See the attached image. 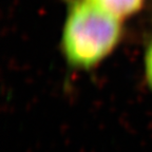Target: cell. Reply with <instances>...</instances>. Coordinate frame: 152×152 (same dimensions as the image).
<instances>
[{"label":"cell","instance_id":"6da1fadb","mask_svg":"<svg viewBox=\"0 0 152 152\" xmlns=\"http://www.w3.org/2000/svg\"><path fill=\"white\" fill-rule=\"evenodd\" d=\"M123 20L87 0H69L60 49L70 68L88 71L99 66L123 37Z\"/></svg>","mask_w":152,"mask_h":152},{"label":"cell","instance_id":"7a4b0ae2","mask_svg":"<svg viewBox=\"0 0 152 152\" xmlns=\"http://www.w3.org/2000/svg\"><path fill=\"white\" fill-rule=\"evenodd\" d=\"M113 16L124 20L142 10L145 0H87Z\"/></svg>","mask_w":152,"mask_h":152},{"label":"cell","instance_id":"3957f363","mask_svg":"<svg viewBox=\"0 0 152 152\" xmlns=\"http://www.w3.org/2000/svg\"><path fill=\"white\" fill-rule=\"evenodd\" d=\"M144 73L146 83L152 91V39L146 45L144 53Z\"/></svg>","mask_w":152,"mask_h":152}]
</instances>
